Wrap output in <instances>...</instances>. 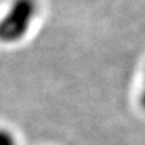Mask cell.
<instances>
[{
  "label": "cell",
  "instance_id": "cell-3",
  "mask_svg": "<svg viewBox=\"0 0 145 145\" xmlns=\"http://www.w3.org/2000/svg\"><path fill=\"white\" fill-rule=\"evenodd\" d=\"M139 104H140V106H142L143 110L145 111V74H144L142 88H140V93H139Z\"/></svg>",
  "mask_w": 145,
  "mask_h": 145
},
{
  "label": "cell",
  "instance_id": "cell-1",
  "mask_svg": "<svg viewBox=\"0 0 145 145\" xmlns=\"http://www.w3.org/2000/svg\"><path fill=\"white\" fill-rule=\"evenodd\" d=\"M38 12L36 0H12L0 18V42L12 45L22 41L30 31Z\"/></svg>",
  "mask_w": 145,
  "mask_h": 145
},
{
  "label": "cell",
  "instance_id": "cell-2",
  "mask_svg": "<svg viewBox=\"0 0 145 145\" xmlns=\"http://www.w3.org/2000/svg\"><path fill=\"white\" fill-rule=\"evenodd\" d=\"M0 145H17L15 135L10 131L0 128Z\"/></svg>",
  "mask_w": 145,
  "mask_h": 145
}]
</instances>
